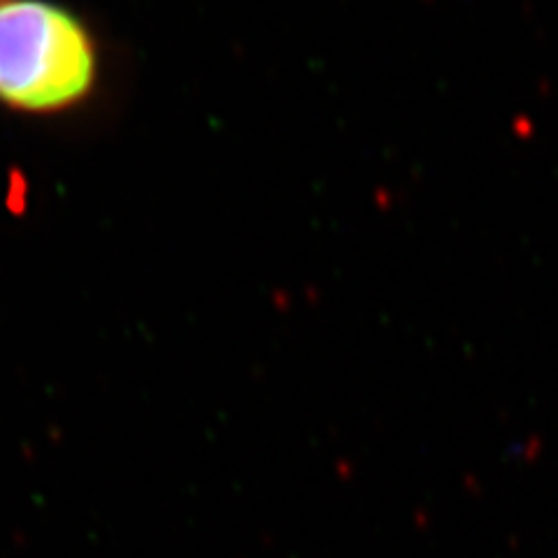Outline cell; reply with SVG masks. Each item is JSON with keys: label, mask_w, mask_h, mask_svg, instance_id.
I'll use <instances>...</instances> for the list:
<instances>
[{"label": "cell", "mask_w": 558, "mask_h": 558, "mask_svg": "<svg viewBox=\"0 0 558 558\" xmlns=\"http://www.w3.org/2000/svg\"><path fill=\"white\" fill-rule=\"evenodd\" d=\"M98 80V43L77 14L49 0L0 3V102L59 114L89 100Z\"/></svg>", "instance_id": "6da1fadb"}]
</instances>
